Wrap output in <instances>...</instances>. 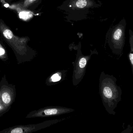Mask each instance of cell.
I'll return each instance as SVG.
<instances>
[{
    "instance_id": "1",
    "label": "cell",
    "mask_w": 133,
    "mask_h": 133,
    "mask_svg": "<svg viewBox=\"0 0 133 133\" xmlns=\"http://www.w3.org/2000/svg\"><path fill=\"white\" fill-rule=\"evenodd\" d=\"M117 79L113 75L102 72L99 78V93L107 112L115 115V109L122 100V89L116 84Z\"/></svg>"
},
{
    "instance_id": "2",
    "label": "cell",
    "mask_w": 133,
    "mask_h": 133,
    "mask_svg": "<svg viewBox=\"0 0 133 133\" xmlns=\"http://www.w3.org/2000/svg\"><path fill=\"white\" fill-rule=\"evenodd\" d=\"M125 19H123L119 23L109 29L106 36V41L112 53L122 56L125 41Z\"/></svg>"
},
{
    "instance_id": "3",
    "label": "cell",
    "mask_w": 133,
    "mask_h": 133,
    "mask_svg": "<svg viewBox=\"0 0 133 133\" xmlns=\"http://www.w3.org/2000/svg\"><path fill=\"white\" fill-rule=\"evenodd\" d=\"M69 49H73L77 51L75 61L72 62L73 66L72 75V82L74 86H77L81 82L86 73L87 64L93 55L98 54L96 50H90V54L84 55L81 51V43L79 42L78 44H72L69 45Z\"/></svg>"
},
{
    "instance_id": "4",
    "label": "cell",
    "mask_w": 133,
    "mask_h": 133,
    "mask_svg": "<svg viewBox=\"0 0 133 133\" xmlns=\"http://www.w3.org/2000/svg\"><path fill=\"white\" fill-rule=\"evenodd\" d=\"M66 118L52 119L38 124L20 125L9 127L0 131V133H32L49 127L62 122Z\"/></svg>"
},
{
    "instance_id": "5",
    "label": "cell",
    "mask_w": 133,
    "mask_h": 133,
    "mask_svg": "<svg viewBox=\"0 0 133 133\" xmlns=\"http://www.w3.org/2000/svg\"><path fill=\"white\" fill-rule=\"evenodd\" d=\"M75 111L73 109L61 106H50L30 112L26 116V118H44L58 116Z\"/></svg>"
},
{
    "instance_id": "6",
    "label": "cell",
    "mask_w": 133,
    "mask_h": 133,
    "mask_svg": "<svg viewBox=\"0 0 133 133\" xmlns=\"http://www.w3.org/2000/svg\"><path fill=\"white\" fill-rule=\"evenodd\" d=\"M93 5L91 0H72L69 4L70 8L74 9L86 8H90Z\"/></svg>"
},
{
    "instance_id": "7",
    "label": "cell",
    "mask_w": 133,
    "mask_h": 133,
    "mask_svg": "<svg viewBox=\"0 0 133 133\" xmlns=\"http://www.w3.org/2000/svg\"><path fill=\"white\" fill-rule=\"evenodd\" d=\"M65 70L60 71L54 74L50 78L51 81L53 83H55L60 81L62 78V75L65 74Z\"/></svg>"
},
{
    "instance_id": "8",
    "label": "cell",
    "mask_w": 133,
    "mask_h": 133,
    "mask_svg": "<svg viewBox=\"0 0 133 133\" xmlns=\"http://www.w3.org/2000/svg\"><path fill=\"white\" fill-rule=\"evenodd\" d=\"M2 102L5 105H9L11 102V98L10 95L8 92H4L2 95Z\"/></svg>"
},
{
    "instance_id": "9",
    "label": "cell",
    "mask_w": 133,
    "mask_h": 133,
    "mask_svg": "<svg viewBox=\"0 0 133 133\" xmlns=\"http://www.w3.org/2000/svg\"><path fill=\"white\" fill-rule=\"evenodd\" d=\"M129 43L130 46V52L133 53V33L131 30H129Z\"/></svg>"
},
{
    "instance_id": "10",
    "label": "cell",
    "mask_w": 133,
    "mask_h": 133,
    "mask_svg": "<svg viewBox=\"0 0 133 133\" xmlns=\"http://www.w3.org/2000/svg\"><path fill=\"white\" fill-rule=\"evenodd\" d=\"M3 34L5 38L8 39H11L13 37V34L11 30L6 29L3 32Z\"/></svg>"
},
{
    "instance_id": "11",
    "label": "cell",
    "mask_w": 133,
    "mask_h": 133,
    "mask_svg": "<svg viewBox=\"0 0 133 133\" xmlns=\"http://www.w3.org/2000/svg\"><path fill=\"white\" fill-rule=\"evenodd\" d=\"M133 130V127L131 125H129L126 129L123 130L120 133H132Z\"/></svg>"
},
{
    "instance_id": "12",
    "label": "cell",
    "mask_w": 133,
    "mask_h": 133,
    "mask_svg": "<svg viewBox=\"0 0 133 133\" xmlns=\"http://www.w3.org/2000/svg\"><path fill=\"white\" fill-rule=\"evenodd\" d=\"M4 54V49H3V48H0V56L3 55Z\"/></svg>"
}]
</instances>
